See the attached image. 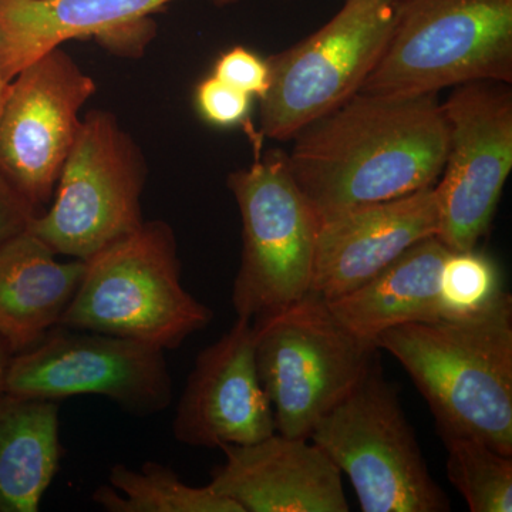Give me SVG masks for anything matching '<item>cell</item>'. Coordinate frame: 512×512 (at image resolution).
I'll list each match as a JSON object with an SVG mask.
<instances>
[{
	"label": "cell",
	"instance_id": "cell-17",
	"mask_svg": "<svg viewBox=\"0 0 512 512\" xmlns=\"http://www.w3.org/2000/svg\"><path fill=\"white\" fill-rule=\"evenodd\" d=\"M175 0H0V76L12 82L63 43L150 18ZM229 3L234 0H215Z\"/></svg>",
	"mask_w": 512,
	"mask_h": 512
},
{
	"label": "cell",
	"instance_id": "cell-19",
	"mask_svg": "<svg viewBox=\"0 0 512 512\" xmlns=\"http://www.w3.org/2000/svg\"><path fill=\"white\" fill-rule=\"evenodd\" d=\"M60 407L0 393V512H37L62 461Z\"/></svg>",
	"mask_w": 512,
	"mask_h": 512
},
{
	"label": "cell",
	"instance_id": "cell-4",
	"mask_svg": "<svg viewBox=\"0 0 512 512\" xmlns=\"http://www.w3.org/2000/svg\"><path fill=\"white\" fill-rule=\"evenodd\" d=\"M474 82H512V0H403L360 92L424 96Z\"/></svg>",
	"mask_w": 512,
	"mask_h": 512
},
{
	"label": "cell",
	"instance_id": "cell-12",
	"mask_svg": "<svg viewBox=\"0 0 512 512\" xmlns=\"http://www.w3.org/2000/svg\"><path fill=\"white\" fill-rule=\"evenodd\" d=\"M96 82L62 47L29 64L9 83L0 110V173L42 212L82 127Z\"/></svg>",
	"mask_w": 512,
	"mask_h": 512
},
{
	"label": "cell",
	"instance_id": "cell-21",
	"mask_svg": "<svg viewBox=\"0 0 512 512\" xmlns=\"http://www.w3.org/2000/svg\"><path fill=\"white\" fill-rule=\"evenodd\" d=\"M447 478L471 512L512 511V456L464 437H443Z\"/></svg>",
	"mask_w": 512,
	"mask_h": 512
},
{
	"label": "cell",
	"instance_id": "cell-16",
	"mask_svg": "<svg viewBox=\"0 0 512 512\" xmlns=\"http://www.w3.org/2000/svg\"><path fill=\"white\" fill-rule=\"evenodd\" d=\"M56 256L29 231L0 248V340L13 355L60 325L79 288L86 262Z\"/></svg>",
	"mask_w": 512,
	"mask_h": 512
},
{
	"label": "cell",
	"instance_id": "cell-27",
	"mask_svg": "<svg viewBox=\"0 0 512 512\" xmlns=\"http://www.w3.org/2000/svg\"><path fill=\"white\" fill-rule=\"evenodd\" d=\"M12 355L13 353L10 352L8 346L0 340V393L3 392V387H5L6 372H8L10 357H12Z\"/></svg>",
	"mask_w": 512,
	"mask_h": 512
},
{
	"label": "cell",
	"instance_id": "cell-9",
	"mask_svg": "<svg viewBox=\"0 0 512 512\" xmlns=\"http://www.w3.org/2000/svg\"><path fill=\"white\" fill-rule=\"evenodd\" d=\"M403 0H346L326 25L269 57L261 134L292 140L360 92L392 36Z\"/></svg>",
	"mask_w": 512,
	"mask_h": 512
},
{
	"label": "cell",
	"instance_id": "cell-15",
	"mask_svg": "<svg viewBox=\"0 0 512 512\" xmlns=\"http://www.w3.org/2000/svg\"><path fill=\"white\" fill-rule=\"evenodd\" d=\"M221 450L210 487L244 512H349L342 473L315 443L274 433Z\"/></svg>",
	"mask_w": 512,
	"mask_h": 512
},
{
	"label": "cell",
	"instance_id": "cell-20",
	"mask_svg": "<svg viewBox=\"0 0 512 512\" xmlns=\"http://www.w3.org/2000/svg\"><path fill=\"white\" fill-rule=\"evenodd\" d=\"M109 483L92 494L93 503L107 512H244L210 485L185 484L156 461H147L140 470L114 464Z\"/></svg>",
	"mask_w": 512,
	"mask_h": 512
},
{
	"label": "cell",
	"instance_id": "cell-1",
	"mask_svg": "<svg viewBox=\"0 0 512 512\" xmlns=\"http://www.w3.org/2000/svg\"><path fill=\"white\" fill-rule=\"evenodd\" d=\"M292 140L289 170L319 217L434 187L448 144L437 94L363 92Z\"/></svg>",
	"mask_w": 512,
	"mask_h": 512
},
{
	"label": "cell",
	"instance_id": "cell-22",
	"mask_svg": "<svg viewBox=\"0 0 512 512\" xmlns=\"http://www.w3.org/2000/svg\"><path fill=\"white\" fill-rule=\"evenodd\" d=\"M503 292L500 269L490 256L450 251L440 276V293L447 318L467 315L490 305Z\"/></svg>",
	"mask_w": 512,
	"mask_h": 512
},
{
	"label": "cell",
	"instance_id": "cell-25",
	"mask_svg": "<svg viewBox=\"0 0 512 512\" xmlns=\"http://www.w3.org/2000/svg\"><path fill=\"white\" fill-rule=\"evenodd\" d=\"M40 212L0 173V248L28 231Z\"/></svg>",
	"mask_w": 512,
	"mask_h": 512
},
{
	"label": "cell",
	"instance_id": "cell-7",
	"mask_svg": "<svg viewBox=\"0 0 512 512\" xmlns=\"http://www.w3.org/2000/svg\"><path fill=\"white\" fill-rule=\"evenodd\" d=\"M309 439L349 477L363 512L451 510L379 360Z\"/></svg>",
	"mask_w": 512,
	"mask_h": 512
},
{
	"label": "cell",
	"instance_id": "cell-11",
	"mask_svg": "<svg viewBox=\"0 0 512 512\" xmlns=\"http://www.w3.org/2000/svg\"><path fill=\"white\" fill-rule=\"evenodd\" d=\"M446 163L437 184V238L451 251L487 234L512 170V93L505 83L454 87L443 104Z\"/></svg>",
	"mask_w": 512,
	"mask_h": 512
},
{
	"label": "cell",
	"instance_id": "cell-28",
	"mask_svg": "<svg viewBox=\"0 0 512 512\" xmlns=\"http://www.w3.org/2000/svg\"><path fill=\"white\" fill-rule=\"evenodd\" d=\"M9 84L0 76V110H2L3 103H5L6 94H8Z\"/></svg>",
	"mask_w": 512,
	"mask_h": 512
},
{
	"label": "cell",
	"instance_id": "cell-2",
	"mask_svg": "<svg viewBox=\"0 0 512 512\" xmlns=\"http://www.w3.org/2000/svg\"><path fill=\"white\" fill-rule=\"evenodd\" d=\"M376 348L412 377L441 437L481 441L512 456L510 293L467 315L394 326Z\"/></svg>",
	"mask_w": 512,
	"mask_h": 512
},
{
	"label": "cell",
	"instance_id": "cell-5",
	"mask_svg": "<svg viewBox=\"0 0 512 512\" xmlns=\"http://www.w3.org/2000/svg\"><path fill=\"white\" fill-rule=\"evenodd\" d=\"M242 222V254L232 288L237 318L252 323L284 311L311 293L320 217L271 150L229 174Z\"/></svg>",
	"mask_w": 512,
	"mask_h": 512
},
{
	"label": "cell",
	"instance_id": "cell-23",
	"mask_svg": "<svg viewBox=\"0 0 512 512\" xmlns=\"http://www.w3.org/2000/svg\"><path fill=\"white\" fill-rule=\"evenodd\" d=\"M251 96L215 76L202 80L195 90V106L202 119L212 126L235 127L244 124L251 110Z\"/></svg>",
	"mask_w": 512,
	"mask_h": 512
},
{
	"label": "cell",
	"instance_id": "cell-26",
	"mask_svg": "<svg viewBox=\"0 0 512 512\" xmlns=\"http://www.w3.org/2000/svg\"><path fill=\"white\" fill-rule=\"evenodd\" d=\"M154 29H156L154 22H151L150 18H146L109 30V32L97 36L96 39L107 49L113 50L114 53L138 56L147 43L153 39Z\"/></svg>",
	"mask_w": 512,
	"mask_h": 512
},
{
	"label": "cell",
	"instance_id": "cell-18",
	"mask_svg": "<svg viewBox=\"0 0 512 512\" xmlns=\"http://www.w3.org/2000/svg\"><path fill=\"white\" fill-rule=\"evenodd\" d=\"M450 251L437 237L423 239L366 284L325 302L343 328L373 346L394 326L447 318L440 276Z\"/></svg>",
	"mask_w": 512,
	"mask_h": 512
},
{
	"label": "cell",
	"instance_id": "cell-8",
	"mask_svg": "<svg viewBox=\"0 0 512 512\" xmlns=\"http://www.w3.org/2000/svg\"><path fill=\"white\" fill-rule=\"evenodd\" d=\"M147 167L143 153L116 116L84 114L47 211L29 232L57 256L87 261L143 225Z\"/></svg>",
	"mask_w": 512,
	"mask_h": 512
},
{
	"label": "cell",
	"instance_id": "cell-6",
	"mask_svg": "<svg viewBox=\"0 0 512 512\" xmlns=\"http://www.w3.org/2000/svg\"><path fill=\"white\" fill-rule=\"evenodd\" d=\"M252 325L259 380L276 433L286 437L309 439L316 423L377 362L379 349L343 328L328 303L312 293Z\"/></svg>",
	"mask_w": 512,
	"mask_h": 512
},
{
	"label": "cell",
	"instance_id": "cell-13",
	"mask_svg": "<svg viewBox=\"0 0 512 512\" xmlns=\"http://www.w3.org/2000/svg\"><path fill=\"white\" fill-rule=\"evenodd\" d=\"M274 433V410L256 369L254 325L237 318L195 359L175 410L173 434L187 446L221 448Z\"/></svg>",
	"mask_w": 512,
	"mask_h": 512
},
{
	"label": "cell",
	"instance_id": "cell-14",
	"mask_svg": "<svg viewBox=\"0 0 512 512\" xmlns=\"http://www.w3.org/2000/svg\"><path fill=\"white\" fill-rule=\"evenodd\" d=\"M434 187L320 217L312 295L329 302L366 284L417 242L439 234Z\"/></svg>",
	"mask_w": 512,
	"mask_h": 512
},
{
	"label": "cell",
	"instance_id": "cell-3",
	"mask_svg": "<svg viewBox=\"0 0 512 512\" xmlns=\"http://www.w3.org/2000/svg\"><path fill=\"white\" fill-rule=\"evenodd\" d=\"M84 262L82 281L60 319L64 328L138 340L165 352L211 323V309L181 284L177 239L165 221H144Z\"/></svg>",
	"mask_w": 512,
	"mask_h": 512
},
{
	"label": "cell",
	"instance_id": "cell-24",
	"mask_svg": "<svg viewBox=\"0 0 512 512\" xmlns=\"http://www.w3.org/2000/svg\"><path fill=\"white\" fill-rule=\"evenodd\" d=\"M212 76L247 93L248 96L259 99H264L271 86V67L268 60L242 46L232 47L222 53L214 64Z\"/></svg>",
	"mask_w": 512,
	"mask_h": 512
},
{
	"label": "cell",
	"instance_id": "cell-10",
	"mask_svg": "<svg viewBox=\"0 0 512 512\" xmlns=\"http://www.w3.org/2000/svg\"><path fill=\"white\" fill-rule=\"evenodd\" d=\"M3 392L53 402L92 394L146 417L170 406L173 380L163 349L59 325L10 357Z\"/></svg>",
	"mask_w": 512,
	"mask_h": 512
}]
</instances>
